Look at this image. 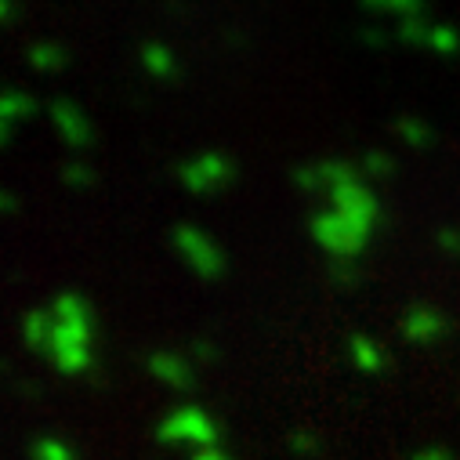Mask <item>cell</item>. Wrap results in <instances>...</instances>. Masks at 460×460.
I'll return each instance as SVG.
<instances>
[{"label":"cell","mask_w":460,"mask_h":460,"mask_svg":"<svg viewBox=\"0 0 460 460\" xmlns=\"http://www.w3.org/2000/svg\"><path fill=\"white\" fill-rule=\"evenodd\" d=\"M12 15H15V8H12V4H0V19H4V22H8Z\"/></svg>","instance_id":"cell-32"},{"label":"cell","mask_w":460,"mask_h":460,"mask_svg":"<svg viewBox=\"0 0 460 460\" xmlns=\"http://www.w3.org/2000/svg\"><path fill=\"white\" fill-rule=\"evenodd\" d=\"M330 283L337 290H352L359 283V272H356V261H330Z\"/></svg>","instance_id":"cell-22"},{"label":"cell","mask_w":460,"mask_h":460,"mask_svg":"<svg viewBox=\"0 0 460 460\" xmlns=\"http://www.w3.org/2000/svg\"><path fill=\"white\" fill-rule=\"evenodd\" d=\"M174 174L181 178V185L189 192L214 196V192H221V189H228V185L236 181V164L228 160L225 153H217V149H207V153H199L192 160H181L174 167Z\"/></svg>","instance_id":"cell-2"},{"label":"cell","mask_w":460,"mask_h":460,"mask_svg":"<svg viewBox=\"0 0 460 460\" xmlns=\"http://www.w3.org/2000/svg\"><path fill=\"white\" fill-rule=\"evenodd\" d=\"M189 349H192V359H199V363H214L217 359V349H214L210 341H203V337H196Z\"/></svg>","instance_id":"cell-27"},{"label":"cell","mask_w":460,"mask_h":460,"mask_svg":"<svg viewBox=\"0 0 460 460\" xmlns=\"http://www.w3.org/2000/svg\"><path fill=\"white\" fill-rule=\"evenodd\" d=\"M51 330H55V319L51 312H26L22 315V333H26V344L33 352H48V344H51Z\"/></svg>","instance_id":"cell-13"},{"label":"cell","mask_w":460,"mask_h":460,"mask_svg":"<svg viewBox=\"0 0 460 460\" xmlns=\"http://www.w3.org/2000/svg\"><path fill=\"white\" fill-rule=\"evenodd\" d=\"M171 243H174V251L189 261V269L199 276V279H217L221 272H225V254H221V247L207 236V233H199V228H192V225H174L171 228Z\"/></svg>","instance_id":"cell-3"},{"label":"cell","mask_w":460,"mask_h":460,"mask_svg":"<svg viewBox=\"0 0 460 460\" xmlns=\"http://www.w3.org/2000/svg\"><path fill=\"white\" fill-rule=\"evenodd\" d=\"M349 352H352V359H356V367H359L363 374H381V370H385L381 344L370 341L367 333H352V337H349Z\"/></svg>","instance_id":"cell-12"},{"label":"cell","mask_w":460,"mask_h":460,"mask_svg":"<svg viewBox=\"0 0 460 460\" xmlns=\"http://www.w3.org/2000/svg\"><path fill=\"white\" fill-rule=\"evenodd\" d=\"M142 66H146L153 76H160V80H178V58H174V51H171L167 44H160V40L142 44Z\"/></svg>","instance_id":"cell-11"},{"label":"cell","mask_w":460,"mask_h":460,"mask_svg":"<svg viewBox=\"0 0 460 460\" xmlns=\"http://www.w3.org/2000/svg\"><path fill=\"white\" fill-rule=\"evenodd\" d=\"M395 33H399V40H402V44H428V40H431V26L424 22V15L402 19V22L395 26Z\"/></svg>","instance_id":"cell-19"},{"label":"cell","mask_w":460,"mask_h":460,"mask_svg":"<svg viewBox=\"0 0 460 460\" xmlns=\"http://www.w3.org/2000/svg\"><path fill=\"white\" fill-rule=\"evenodd\" d=\"M395 131L406 138V146H413V149H428L431 142H435V131L428 128V124H420V120H413V117H399L395 120Z\"/></svg>","instance_id":"cell-17"},{"label":"cell","mask_w":460,"mask_h":460,"mask_svg":"<svg viewBox=\"0 0 460 460\" xmlns=\"http://www.w3.org/2000/svg\"><path fill=\"white\" fill-rule=\"evenodd\" d=\"M51 315H55V323H62V326H73V330L91 333V308H87V301H84L80 294H73V290H62V294L51 301Z\"/></svg>","instance_id":"cell-10"},{"label":"cell","mask_w":460,"mask_h":460,"mask_svg":"<svg viewBox=\"0 0 460 460\" xmlns=\"http://www.w3.org/2000/svg\"><path fill=\"white\" fill-rule=\"evenodd\" d=\"M363 171L374 174V178H388V174H395V160L388 153H367L363 156Z\"/></svg>","instance_id":"cell-25"},{"label":"cell","mask_w":460,"mask_h":460,"mask_svg":"<svg viewBox=\"0 0 460 460\" xmlns=\"http://www.w3.org/2000/svg\"><path fill=\"white\" fill-rule=\"evenodd\" d=\"M359 37H363V44H370V48H385V44H388V37H385L377 26H363Z\"/></svg>","instance_id":"cell-29"},{"label":"cell","mask_w":460,"mask_h":460,"mask_svg":"<svg viewBox=\"0 0 460 460\" xmlns=\"http://www.w3.org/2000/svg\"><path fill=\"white\" fill-rule=\"evenodd\" d=\"M312 236H315V243H319L326 254H333V261H352L356 254L367 251L370 228L349 221V217L337 214V210H319V214L312 217Z\"/></svg>","instance_id":"cell-1"},{"label":"cell","mask_w":460,"mask_h":460,"mask_svg":"<svg viewBox=\"0 0 460 460\" xmlns=\"http://www.w3.org/2000/svg\"><path fill=\"white\" fill-rule=\"evenodd\" d=\"M435 51L442 55H460V30L453 26H431V40H428Z\"/></svg>","instance_id":"cell-21"},{"label":"cell","mask_w":460,"mask_h":460,"mask_svg":"<svg viewBox=\"0 0 460 460\" xmlns=\"http://www.w3.org/2000/svg\"><path fill=\"white\" fill-rule=\"evenodd\" d=\"M51 319H55V315H51ZM44 356H48L51 367H55L58 374H66V377H76V374H91V370H94V363H91V333L73 330V326H62V323H55L51 344H48Z\"/></svg>","instance_id":"cell-4"},{"label":"cell","mask_w":460,"mask_h":460,"mask_svg":"<svg viewBox=\"0 0 460 460\" xmlns=\"http://www.w3.org/2000/svg\"><path fill=\"white\" fill-rule=\"evenodd\" d=\"M146 363H149V374L160 377L167 388H174V392H192L196 377H192V370H189V363H185L181 356H174V352H153Z\"/></svg>","instance_id":"cell-9"},{"label":"cell","mask_w":460,"mask_h":460,"mask_svg":"<svg viewBox=\"0 0 460 460\" xmlns=\"http://www.w3.org/2000/svg\"><path fill=\"white\" fill-rule=\"evenodd\" d=\"M410 460H453V453H449L446 446H428V449H420V453H413Z\"/></svg>","instance_id":"cell-28"},{"label":"cell","mask_w":460,"mask_h":460,"mask_svg":"<svg viewBox=\"0 0 460 460\" xmlns=\"http://www.w3.org/2000/svg\"><path fill=\"white\" fill-rule=\"evenodd\" d=\"M26 62L40 73H55V69L66 66V48L55 44V40H37V44L26 48Z\"/></svg>","instance_id":"cell-14"},{"label":"cell","mask_w":460,"mask_h":460,"mask_svg":"<svg viewBox=\"0 0 460 460\" xmlns=\"http://www.w3.org/2000/svg\"><path fill=\"white\" fill-rule=\"evenodd\" d=\"M323 178H326V192L330 189H341V185H352L359 181V171L349 164V160H323Z\"/></svg>","instance_id":"cell-18"},{"label":"cell","mask_w":460,"mask_h":460,"mask_svg":"<svg viewBox=\"0 0 460 460\" xmlns=\"http://www.w3.org/2000/svg\"><path fill=\"white\" fill-rule=\"evenodd\" d=\"M0 207H4V210L12 214V210H15L19 203H15V196H12V192H0Z\"/></svg>","instance_id":"cell-31"},{"label":"cell","mask_w":460,"mask_h":460,"mask_svg":"<svg viewBox=\"0 0 460 460\" xmlns=\"http://www.w3.org/2000/svg\"><path fill=\"white\" fill-rule=\"evenodd\" d=\"M435 240L449 258H460V228H438Z\"/></svg>","instance_id":"cell-26"},{"label":"cell","mask_w":460,"mask_h":460,"mask_svg":"<svg viewBox=\"0 0 460 460\" xmlns=\"http://www.w3.org/2000/svg\"><path fill=\"white\" fill-rule=\"evenodd\" d=\"M402 333L413 344H435L449 333V319L442 312H435L431 305H410L402 312Z\"/></svg>","instance_id":"cell-8"},{"label":"cell","mask_w":460,"mask_h":460,"mask_svg":"<svg viewBox=\"0 0 460 460\" xmlns=\"http://www.w3.org/2000/svg\"><path fill=\"white\" fill-rule=\"evenodd\" d=\"M62 181L69 189H87V185H94V171L87 164H62Z\"/></svg>","instance_id":"cell-24"},{"label":"cell","mask_w":460,"mask_h":460,"mask_svg":"<svg viewBox=\"0 0 460 460\" xmlns=\"http://www.w3.org/2000/svg\"><path fill=\"white\" fill-rule=\"evenodd\" d=\"M290 178H294V185H297L301 192H319V189H326V178H323V167H319V164H301V167L290 171Z\"/></svg>","instance_id":"cell-20"},{"label":"cell","mask_w":460,"mask_h":460,"mask_svg":"<svg viewBox=\"0 0 460 460\" xmlns=\"http://www.w3.org/2000/svg\"><path fill=\"white\" fill-rule=\"evenodd\" d=\"M192 460H228L225 453H217V449H196V456Z\"/></svg>","instance_id":"cell-30"},{"label":"cell","mask_w":460,"mask_h":460,"mask_svg":"<svg viewBox=\"0 0 460 460\" xmlns=\"http://www.w3.org/2000/svg\"><path fill=\"white\" fill-rule=\"evenodd\" d=\"M330 210L344 214L349 221L363 225V228H374L381 225V207H377V196L363 185V181H352V185H341V189H330Z\"/></svg>","instance_id":"cell-6"},{"label":"cell","mask_w":460,"mask_h":460,"mask_svg":"<svg viewBox=\"0 0 460 460\" xmlns=\"http://www.w3.org/2000/svg\"><path fill=\"white\" fill-rule=\"evenodd\" d=\"M48 112H51V120H55V128H58V135L66 138L69 149H87V146L94 142V131H91V124H87V117H84V109H80L73 98H55V102L48 105Z\"/></svg>","instance_id":"cell-7"},{"label":"cell","mask_w":460,"mask_h":460,"mask_svg":"<svg viewBox=\"0 0 460 460\" xmlns=\"http://www.w3.org/2000/svg\"><path fill=\"white\" fill-rule=\"evenodd\" d=\"M33 112H37V102L26 91H19V87L4 91V102H0V124L4 128H12L19 117H33Z\"/></svg>","instance_id":"cell-15"},{"label":"cell","mask_w":460,"mask_h":460,"mask_svg":"<svg viewBox=\"0 0 460 460\" xmlns=\"http://www.w3.org/2000/svg\"><path fill=\"white\" fill-rule=\"evenodd\" d=\"M290 449H294L297 456H315V453L323 449V438H319L315 431L297 428V431H290Z\"/></svg>","instance_id":"cell-23"},{"label":"cell","mask_w":460,"mask_h":460,"mask_svg":"<svg viewBox=\"0 0 460 460\" xmlns=\"http://www.w3.org/2000/svg\"><path fill=\"white\" fill-rule=\"evenodd\" d=\"M156 438L160 442H192L199 449H214L217 446V424L199 406H181L160 420Z\"/></svg>","instance_id":"cell-5"},{"label":"cell","mask_w":460,"mask_h":460,"mask_svg":"<svg viewBox=\"0 0 460 460\" xmlns=\"http://www.w3.org/2000/svg\"><path fill=\"white\" fill-rule=\"evenodd\" d=\"M30 460H76L73 446H66L62 438H51V435H40L30 442Z\"/></svg>","instance_id":"cell-16"}]
</instances>
